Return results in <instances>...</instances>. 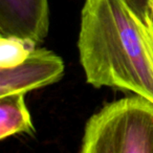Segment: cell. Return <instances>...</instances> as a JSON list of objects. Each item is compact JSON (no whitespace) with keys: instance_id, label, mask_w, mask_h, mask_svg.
I'll use <instances>...</instances> for the list:
<instances>
[{"instance_id":"10","label":"cell","mask_w":153,"mask_h":153,"mask_svg":"<svg viewBox=\"0 0 153 153\" xmlns=\"http://www.w3.org/2000/svg\"><path fill=\"white\" fill-rule=\"evenodd\" d=\"M152 18H153V17H152Z\"/></svg>"},{"instance_id":"1","label":"cell","mask_w":153,"mask_h":153,"mask_svg":"<svg viewBox=\"0 0 153 153\" xmlns=\"http://www.w3.org/2000/svg\"><path fill=\"white\" fill-rule=\"evenodd\" d=\"M78 49L87 83L129 90L153 102V64L125 0H86Z\"/></svg>"},{"instance_id":"8","label":"cell","mask_w":153,"mask_h":153,"mask_svg":"<svg viewBox=\"0 0 153 153\" xmlns=\"http://www.w3.org/2000/svg\"><path fill=\"white\" fill-rule=\"evenodd\" d=\"M125 2L137 17L143 18L147 13L153 17V0H125Z\"/></svg>"},{"instance_id":"7","label":"cell","mask_w":153,"mask_h":153,"mask_svg":"<svg viewBox=\"0 0 153 153\" xmlns=\"http://www.w3.org/2000/svg\"><path fill=\"white\" fill-rule=\"evenodd\" d=\"M135 20L143 40L146 44L150 60L153 64V19L150 14L147 13L143 18H140L135 15Z\"/></svg>"},{"instance_id":"9","label":"cell","mask_w":153,"mask_h":153,"mask_svg":"<svg viewBox=\"0 0 153 153\" xmlns=\"http://www.w3.org/2000/svg\"><path fill=\"white\" fill-rule=\"evenodd\" d=\"M152 19H153V18H152Z\"/></svg>"},{"instance_id":"6","label":"cell","mask_w":153,"mask_h":153,"mask_svg":"<svg viewBox=\"0 0 153 153\" xmlns=\"http://www.w3.org/2000/svg\"><path fill=\"white\" fill-rule=\"evenodd\" d=\"M37 43L30 39L0 36V68H10L21 64Z\"/></svg>"},{"instance_id":"5","label":"cell","mask_w":153,"mask_h":153,"mask_svg":"<svg viewBox=\"0 0 153 153\" xmlns=\"http://www.w3.org/2000/svg\"><path fill=\"white\" fill-rule=\"evenodd\" d=\"M25 94L0 97V140L17 133L35 134L32 117L25 104Z\"/></svg>"},{"instance_id":"2","label":"cell","mask_w":153,"mask_h":153,"mask_svg":"<svg viewBox=\"0 0 153 153\" xmlns=\"http://www.w3.org/2000/svg\"><path fill=\"white\" fill-rule=\"evenodd\" d=\"M81 153H153V102L142 96L107 104L86 123Z\"/></svg>"},{"instance_id":"3","label":"cell","mask_w":153,"mask_h":153,"mask_svg":"<svg viewBox=\"0 0 153 153\" xmlns=\"http://www.w3.org/2000/svg\"><path fill=\"white\" fill-rule=\"evenodd\" d=\"M64 68L61 57L48 49L36 48L19 65L0 68V97L26 94L56 83Z\"/></svg>"},{"instance_id":"4","label":"cell","mask_w":153,"mask_h":153,"mask_svg":"<svg viewBox=\"0 0 153 153\" xmlns=\"http://www.w3.org/2000/svg\"><path fill=\"white\" fill-rule=\"evenodd\" d=\"M48 28V0H0V36L38 44L46 38Z\"/></svg>"}]
</instances>
